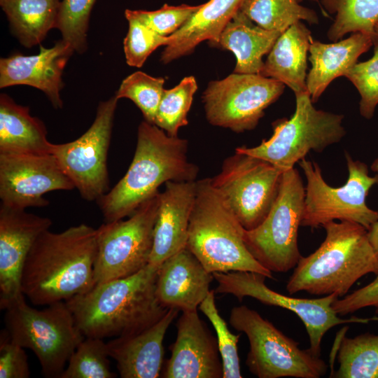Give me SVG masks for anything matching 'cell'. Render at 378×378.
<instances>
[{"mask_svg": "<svg viewBox=\"0 0 378 378\" xmlns=\"http://www.w3.org/2000/svg\"><path fill=\"white\" fill-rule=\"evenodd\" d=\"M310 1H314V2H318V0H310Z\"/></svg>", "mask_w": 378, "mask_h": 378, "instance_id": "ee69618b", "label": "cell"}, {"mask_svg": "<svg viewBox=\"0 0 378 378\" xmlns=\"http://www.w3.org/2000/svg\"><path fill=\"white\" fill-rule=\"evenodd\" d=\"M46 306L43 309L33 308L21 295L4 309L5 329L15 344L34 352L44 377L60 378L85 337L65 301Z\"/></svg>", "mask_w": 378, "mask_h": 378, "instance_id": "8992f818", "label": "cell"}, {"mask_svg": "<svg viewBox=\"0 0 378 378\" xmlns=\"http://www.w3.org/2000/svg\"><path fill=\"white\" fill-rule=\"evenodd\" d=\"M200 6H174L164 4L160 9L153 11L126 9L125 13L133 16L160 35L168 36L167 35H172L178 30Z\"/></svg>", "mask_w": 378, "mask_h": 378, "instance_id": "f35d334b", "label": "cell"}, {"mask_svg": "<svg viewBox=\"0 0 378 378\" xmlns=\"http://www.w3.org/2000/svg\"><path fill=\"white\" fill-rule=\"evenodd\" d=\"M75 186L51 154H0V199L6 206L27 209L49 204L43 195Z\"/></svg>", "mask_w": 378, "mask_h": 378, "instance_id": "2e32d148", "label": "cell"}, {"mask_svg": "<svg viewBox=\"0 0 378 378\" xmlns=\"http://www.w3.org/2000/svg\"><path fill=\"white\" fill-rule=\"evenodd\" d=\"M64 40L50 48L40 47L35 55L15 53L0 59V88L27 85L43 92L52 106L62 107L60 90L63 87L62 75L74 52Z\"/></svg>", "mask_w": 378, "mask_h": 378, "instance_id": "d6986e66", "label": "cell"}, {"mask_svg": "<svg viewBox=\"0 0 378 378\" xmlns=\"http://www.w3.org/2000/svg\"><path fill=\"white\" fill-rule=\"evenodd\" d=\"M375 41L372 35L363 32H354L349 38L332 43L313 39L309 50L312 68L306 80L312 102L318 100L335 78L345 76Z\"/></svg>", "mask_w": 378, "mask_h": 378, "instance_id": "603a6c76", "label": "cell"}, {"mask_svg": "<svg viewBox=\"0 0 378 378\" xmlns=\"http://www.w3.org/2000/svg\"><path fill=\"white\" fill-rule=\"evenodd\" d=\"M97 229L82 223L48 230L33 244L23 266L21 290L34 305L66 301L95 285Z\"/></svg>", "mask_w": 378, "mask_h": 378, "instance_id": "6da1fadb", "label": "cell"}, {"mask_svg": "<svg viewBox=\"0 0 378 378\" xmlns=\"http://www.w3.org/2000/svg\"><path fill=\"white\" fill-rule=\"evenodd\" d=\"M30 371L24 348L15 344L6 329L0 335V378H28Z\"/></svg>", "mask_w": 378, "mask_h": 378, "instance_id": "ab89813d", "label": "cell"}, {"mask_svg": "<svg viewBox=\"0 0 378 378\" xmlns=\"http://www.w3.org/2000/svg\"><path fill=\"white\" fill-rule=\"evenodd\" d=\"M335 378H378V335L369 332L342 337L337 351Z\"/></svg>", "mask_w": 378, "mask_h": 378, "instance_id": "f546056e", "label": "cell"}, {"mask_svg": "<svg viewBox=\"0 0 378 378\" xmlns=\"http://www.w3.org/2000/svg\"><path fill=\"white\" fill-rule=\"evenodd\" d=\"M118 99L115 96L99 104L89 129L74 141L52 144V154L80 196L97 201L108 190L107 155Z\"/></svg>", "mask_w": 378, "mask_h": 378, "instance_id": "9a60e30c", "label": "cell"}, {"mask_svg": "<svg viewBox=\"0 0 378 378\" xmlns=\"http://www.w3.org/2000/svg\"><path fill=\"white\" fill-rule=\"evenodd\" d=\"M305 187L295 167L283 172L276 198L262 222L244 230L252 255L272 272H286L302 255L298 243L304 209Z\"/></svg>", "mask_w": 378, "mask_h": 378, "instance_id": "30bf717a", "label": "cell"}, {"mask_svg": "<svg viewBox=\"0 0 378 378\" xmlns=\"http://www.w3.org/2000/svg\"><path fill=\"white\" fill-rule=\"evenodd\" d=\"M180 311L169 309L155 323L129 335L106 342L108 355L117 363L122 378H157L163 365V340L168 328Z\"/></svg>", "mask_w": 378, "mask_h": 378, "instance_id": "7402d4cb", "label": "cell"}, {"mask_svg": "<svg viewBox=\"0 0 378 378\" xmlns=\"http://www.w3.org/2000/svg\"><path fill=\"white\" fill-rule=\"evenodd\" d=\"M48 217L0 204V307L24 295L21 277L29 252L41 233L48 230Z\"/></svg>", "mask_w": 378, "mask_h": 378, "instance_id": "e0dca14e", "label": "cell"}, {"mask_svg": "<svg viewBox=\"0 0 378 378\" xmlns=\"http://www.w3.org/2000/svg\"><path fill=\"white\" fill-rule=\"evenodd\" d=\"M104 339L85 337L79 344L60 378H113Z\"/></svg>", "mask_w": 378, "mask_h": 378, "instance_id": "d6a6232c", "label": "cell"}, {"mask_svg": "<svg viewBox=\"0 0 378 378\" xmlns=\"http://www.w3.org/2000/svg\"><path fill=\"white\" fill-rule=\"evenodd\" d=\"M164 79L136 71L126 77L116 92L117 99L132 100L141 111L145 120L153 124L164 93Z\"/></svg>", "mask_w": 378, "mask_h": 378, "instance_id": "836d02e7", "label": "cell"}, {"mask_svg": "<svg viewBox=\"0 0 378 378\" xmlns=\"http://www.w3.org/2000/svg\"><path fill=\"white\" fill-rule=\"evenodd\" d=\"M332 307L337 314L341 316L353 314L363 308L373 307L374 317L378 320V273L370 284L336 299Z\"/></svg>", "mask_w": 378, "mask_h": 378, "instance_id": "60d3db41", "label": "cell"}, {"mask_svg": "<svg viewBox=\"0 0 378 378\" xmlns=\"http://www.w3.org/2000/svg\"><path fill=\"white\" fill-rule=\"evenodd\" d=\"M244 230L211 178L197 181L186 248L210 273L253 272L274 279L272 272L248 251Z\"/></svg>", "mask_w": 378, "mask_h": 378, "instance_id": "5b68a950", "label": "cell"}, {"mask_svg": "<svg viewBox=\"0 0 378 378\" xmlns=\"http://www.w3.org/2000/svg\"><path fill=\"white\" fill-rule=\"evenodd\" d=\"M371 169L378 174V157L372 163ZM368 234L370 241L378 255V220L368 230Z\"/></svg>", "mask_w": 378, "mask_h": 378, "instance_id": "b9f144b4", "label": "cell"}, {"mask_svg": "<svg viewBox=\"0 0 378 378\" xmlns=\"http://www.w3.org/2000/svg\"><path fill=\"white\" fill-rule=\"evenodd\" d=\"M323 9L335 18L328 38L337 41L350 32H363L377 40L374 27L378 20V0H321Z\"/></svg>", "mask_w": 378, "mask_h": 378, "instance_id": "4dcf8cb0", "label": "cell"}, {"mask_svg": "<svg viewBox=\"0 0 378 378\" xmlns=\"http://www.w3.org/2000/svg\"><path fill=\"white\" fill-rule=\"evenodd\" d=\"M281 34L254 24L238 10L223 29L217 44L234 54V73L260 74L263 56L270 52Z\"/></svg>", "mask_w": 378, "mask_h": 378, "instance_id": "4316f807", "label": "cell"}, {"mask_svg": "<svg viewBox=\"0 0 378 378\" xmlns=\"http://www.w3.org/2000/svg\"><path fill=\"white\" fill-rule=\"evenodd\" d=\"M242 0H209L175 33L162 52L160 60L168 64L190 54L201 42L218 43L220 35L239 10Z\"/></svg>", "mask_w": 378, "mask_h": 378, "instance_id": "cb8c5ba5", "label": "cell"}, {"mask_svg": "<svg viewBox=\"0 0 378 378\" xmlns=\"http://www.w3.org/2000/svg\"><path fill=\"white\" fill-rule=\"evenodd\" d=\"M164 185L160 192L149 260V263L156 265L186 248L197 192V181H168Z\"/></svg>", "mask_w": 378, "mask_h": 378, "instance_id": "ffe728a7", "label": "cell"}, {"mask_svg": "<svg viewBox=\"0 0 378 378\" xmlns=\"http://www.w3.org/2000/svg\"><path fill=\"white\" fill-rule=\"evenodd\" d=\"M239 10L269 31L283 33L301 20L318 23L316 11L300 5L297 0H242Z\"/></svg>", "mask_w": 378, "mask_h": 378, "instance_id": "f1b7e54d", "label": "cell"}, {"mask_svg": "<svg viewBox=\"0 0 378 378\" xmlns=\"http://www.w3.org/2000/svg\"><path fill=\"white\" fill-rule=\"evenodd\" d=\"M59 0H0L11 29L26 48L41 43L56 28Z\"/></svg>", "mask_w": 378, "mask_h": 378, "instance_id": "83f0119b", "label": "cell"}, {"mask_svg": "<svg viewBox=\"0 0 378 378\" xmlns=\"http://www.w3.org/2000/svg\"><path fill=\"white\" fill-rule=\"evenodd\" d=\"M218 286L216 293L231 294L240 302L245 297L256 299L262 304L286 309L296 314L304 323L309 336V350L321 356V344L325 334L332 328L345 323H367L370 318L351 317L342 319L332 307L339 298L332 293L316 298H301L284 295L265 284V276L253 272L234 271L213 273Z\"/></svg>", "mask_w": 378, "mask_h": 378, "instance_id": "5bb4252c", "label": "cell"}, {"mask_svg": "<svg viewBox=\"0 0 378 378\" xmlns=\"http://www.w3.org/2000/svg\"><path fill=\"white\" fill-rule=\"evenodd\" d=\"M284 88L281 82L260 74L233 73L208 84L202 95L206 118L234 132L251 130Z\"/></svg>", "mask_w": 378, "mask_h": 378, "instance_id": "4fadbf2b", "label": "cell"}, {"mask_svg": "<svg viewBox=\"0 0 378 378\" xmlns=\"http://www.w3.org/2000/svg\"><path fill=\"white\" fill-rule=\"evenodd\" d=\"M214 279L187 248L164 260L159 266L155 293L166 309H197L210 292Z\"/></svg>", "mask_w": 378, "mask_h": 378, "instance_id": "44dd1931", "label": "cell"}, {"mask_svg": "<svg viewBox=\"0 0 378 378\" xmlns=\"http://www.w3.org/2000/svg\"><path fill=\"white\" fill-rule=\"evenodd\" d=\"M175 342L169 346L162 377L223 378V368L217 340L197 309L183 312L178 318Z\"/></svg>", "mask_w": 378, "mask_h": 378, "instance_id": "ac0fdd59", "label": "cell"}, {"mask_svg": "<svg viewBox=\"0 0 378 378\" xmlns=\"http://www.w3.org/2000/svg\"><path fill=\"white\" fill-rule=\"evenodd\" d=\"M295 111L290 119L273 123V134L254 147L235 151L264 160L282 172L294 168L310 151L322 152L346 134L344 115L316 109L308 90L295 93Z\"/></svg>", "mask_w": 378, "mask_h": 378, "instance_id": "52a82bcc", "label": "cell"}, {"mask_svg": "<svg viewBox=\"0 0 378 378\" xmlns=\"http://www.w3.org/2000/svg\"><path fill=\"white\" fill-rule=\"evenodd\" d=\"M125 16L129 22L124 40L126 62L129 66L141 67L159 46H167L171 37L160 35L130 15L125 13Z\"/></svg>", "mask_w": 378, "mask_h": 378, "instance_id": "8d00e7d4", "label": "cell"}, {"mask_svg": "<svg viewBox=\"0 0 378 378\" xmlns=\"http://www.w3.org/2000/svg\"><path fill=\"white\" fill-rule=\"evenodd\" d=\"M188 141L146 120L138 127L132 161L122 178L97 203L104 223L132 215L168 181H195L199 168L188 158Z\"/></svg>", "mask_w": 378, "mask_h": 378, "instance_id": "3957f363", "label": "cell"}, {"mask_svg": "<svg viewBox=\"0 0 378 378\" xmlns=\"http://www.w3.org/2000/svg\"><path fill=\"white\" fill-rule=\"evenodd\" d=\"M230 323L244 332L249 342L246 364L259 378H320L328 365L309 349H301L299 343L284 335L258 312L246 305L231 309Z\"/></svg>", "mask_w": 378, "mask_h": 378, "instance_id": "9c48e42d", "label": "cell"}, {"mask_svg": "<svg viewBox=\"0 0 378 378\" xmlns=\"http://www.w3.org/2000/svg\"><path fill=\"white\" fill-rule=\"evenodd\" d=\"M373 56L368 60L357 62L346 74L360 95V115L371 119L378 105V40L374 41Z\"/></svg>", "mask_w": 378, "mask_h": 378, "instance_id": "74e56055", "label": "cell"}, {"mask_svg": "<svg viewBox=\"0 0 378 378\" xmlns=\"http://www.w3.org/2000/svg\"><path fill=\"white\" fill-rule=\"evenodd\" d=\"M160 265L148 263L138 272L96 284L65 301L85 337L104 339L139 332L168 311L155 293Z\"/></svg>", "mask_w": 378, "mask_h": 378, "instance_id": "7a4b0ae2", "label": "cell"}, {"mask_svg": "<svg viewBox=\"0 0 378 378\" xmlns=\"http://www.w3.org/2000/svg\"><path fill=\"white\" fill-rule=\"evenodd\" d=\"M97 0H62L60 1L56 28L62 40L74 50L83 53L87 48L90 15Z\"/></svg>", "mask_w": 378, "mask_h": 378, "instance_id": "d590c367", "label": "cell"}, {"mask_svg": "<svg viewBox=\"0 0 378 378\" xmlns=\"http://www.w3.org/2000/svg\"><path fill=\"white\" fill-rule=\"evenodd\" d=\"M197 90L192 76L185 77L172 89H164L153 124L168 135L177 136L178 130L188 123L187 117Z\"/></svg>", "mask_w": 378, "mask_h": 378, "instance_id": "1f68e13d", "label": "cell"}, {"mask_svg": "<svg viewBox=\"0 0 378 378\" xmlns=\"http://www.w3.org/2000/svg\"><path fill=\"white\" fill-rule=\"evenodd\" d=\"M326 238L310 255L301 257L288 279L290 295L300 291L314 295H346L368 274L378 273V255L368 230L349 221H331L322 226Z\"/></svg>", "mask_w": 378, "mask_h": 378, "instance_id": "277c9868", "label": "cell"}, {"mask_svg": "<svg viewBox=\"0 0 378 378\" xmlns=\"http://www.w3.org/2000/svg\"><path fill=\"white\" fill-rule=\"evenodd\" d=\"M347 181L332 187L323 178L319 165L305 158L298 164L305 176L304 209L301 226L316 229L335 220L356 223L369 230L378 220V211L366 204V197L375 185L378 174L371 176L367 164L344 154Z\"/></svg>", "mask_w": 378, "mask_h": 378, "instance_id": "ba28073f", "label": "cell"}, {"mask_svg": "<svg viewBox=\"0 0 378 378\" xmlns=\"http://www.w3.org/2000/svg\"><path fill=\"white\" fill-rule=\"evenodd\" d=\"M312 40L304 24H293L277 38L260 74L281 82L295 93L307 90V52Z\"/></svg>", "mask_w": 378, "mask_h": 378, "instance_id": "d4e9b609", "label": "cell"}, {"mask_svg": "<svg viewBox=\"0 0 378 378\" xmlns=\"http://www.w3.org/2000/svg\"><path fill=\"white\" fill-rule=\"evenodd\" d=\"M160 192L127 219L104 223L97 229L96 284L132 275L149 263Z\"/></svg>", "mask_w": 378, "mask_h": 378, "instance_id": "8fae6325", "label": "cell"}, {"mask_svg": "<svg viewBox=\"0 0 378 378\" xmlns=\"http://www.w3.org/2000/svg\"><path fill=\"white\" fill-rule=\"evenodd\" d=\"M283 172L270 162L235 151L223 162L218 174L211 178L245 230L260 225L274 202Z\"/></svg>", "mask_w": 378, "mask_h": 378, "instance_id": "7c38bea8", "label": "cell"}, {"mask_svg": "<svg viewBox=\"0 0 378 378\" xmlns=\"http://www.w3.org/2000/svg\"><path fill=\"white\" fill-rule=\"evenodd\" d=\"M298 2H300L301 0H297Z\"/></svg>", "mask_w": 378, "mask_h": 378, "instance_id": "f6af8a7d", "label": "cell"}, {"mask_svg": "<svg viewBox=\"0 0 378 378\" xmlns=\"http://www.w3.org/2000/svg\"><path fill=\"white\" fill-rule=\"evenodd\" d=\"M52 144L41 120L5 94L0 96V154H48Z\"/></svg>", "mask_w": 378, "mask_h": 378, "instance_id": "484cf974", "label": "cell"}, {"mask_svg": "<svg viewBox=\"0 0 378 378\" xmlns=\"http://www.w3.org/2000/svg\"><path fill=\"white\" fill-rule=\"evenodd\" d=\"M198 308L209 318L216 332L223 368V378H241L237 346L241 334L231 332L220 316L215 302V290H210Z\"/></svg>", "mask_w": 378, "mask_h": 378, "instance_id": "e575fe53", "label": "cell"}, {"mask_svg": "<svg viewBox=\"0 0 378 378\" xmlns=\"http://www.w3.org/2000/svg\"><path fill=\"white\" fill-rule=\"evenodd\" d=\"M374 31L377 40H378V20L377 21V22L374 24Z\"/></svg>", "mask_w": 378, "mask_h": 378, "instance_id": "7bdbcfd3", "label": "cell"}]
</instances>
